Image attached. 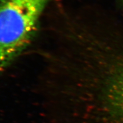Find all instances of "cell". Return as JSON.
<instances>
[{
	"instance_id": "1",
	"label": "cell",
	"mask_w": 123,
	"mask_h": 123,
	"mask_svg": "<svg viewBox=\"0 0 123 123\" xmlns=\"http://www.w3.org/2000/svg\"><path fill=\"white\" fill-rule=\"evenodd\" d=\"M91 61L74 67L64 87L70 123H123V22L95 39Z\"/></svg>"
},
{
	"instance_id": "2",
	"label": "cell",
	"mask_w": 123,
	"mask_h": 123,
	"mask_svg": "<svg viewBox=\"0 0 123 123\" xmlns=\"http://www.w3.org/2000/svg\"><path fill=\"white\" fill-rule=\"evenodd\" d=\"M48 0H0V71L27 47Z\"/></svg>"
},
{
	"instance_id": "3",
	"label": "cell",
	"mask_w": 123,
	"mask_h": 123,
	"mask_svg": "<svg viewBox=\"0 0 123 123\" xmlns=\"http://www.w3.org/2000/svg\"><path fill=\"white\" fill-rule=\"evenodd\" d=\"M116 2L119 9L123 11V0H116Z\"/></svg>"
}]
</instances>
